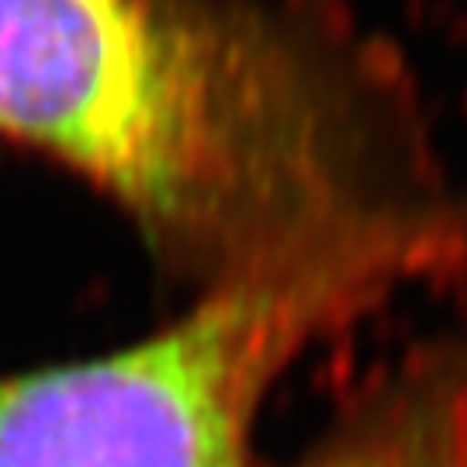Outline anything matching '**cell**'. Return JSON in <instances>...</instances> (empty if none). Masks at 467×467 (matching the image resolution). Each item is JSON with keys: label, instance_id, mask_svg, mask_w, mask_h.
Returning <instances> with one entry per match:
<instances>
[{"label": "cell", "instance_id": "cell-1", "mask_svg": "<svg viewBox=\"0 0 467 467\" xmlns=\"http://www.w3.org/2000/svg\"><path fill=\"white\" fill-rule=\"evenodd\" d=\"M0 139L208 281L374 198L368 90L312 35L222 0H0Z\"/></svg>", "mask_w": 467, "mask_h": 467}, {"label": "cell", "instance_id": "cell-2", "mask_svg": "<svg viewBox=\"0 0 467 467\" xmlns=\"http://www.w3.org/2000/svg\"><path fill=\"white\" fill-rule=\"evenodd\" d=\"M461 256V208L370 198L322 218L125 350L0 378V467H246L301 353Z\"/></svg>", "mask_w": 467, "mask_h": 467}, {"label": "cell", "instance_id": "cell-3", "mask_svg": "<svg viewBox=\"0 0 467 467\" xmlns=\"http://www.w3.org/2000/svg\"><path fill=\"white\" fill-rule=\"evenodd\" d=\"M305 467H467V339L401 364L336 422Z\"/></svg>", "mask_w": 467, "mask_h": 467}]
</instances>
